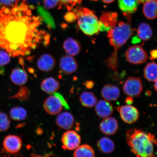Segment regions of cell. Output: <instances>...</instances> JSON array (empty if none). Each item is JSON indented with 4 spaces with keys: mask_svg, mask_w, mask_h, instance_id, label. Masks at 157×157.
Wrapping results in <instances>:
<instances>
[{
    "mask_svg": "<svg viewBox=\"0 0 157 157\" xmlns=\"http://www.w3.org/2000/svg\"><path fill=\"white\" fill-rule=\"evenodd\" d=\"M42 17L32 15L23 3L0 10V48L13 57L28 55L46 35L39 30Z\"/></svg>",
    "mask_w": 157,
    "mask_h": 157,
    "instance_id": "cell-1",
    "label": "cell"
},
{
    "mask_svg": "<svg viewBox=\"0 0 157 157\" xmlns=\"http://www.w3.org/2000/svg\"><path fill=\"white\" fill-rule=\"evenodd\" d=\"M126 141L131 151L137 157H155L154 145H157L154 135L142 129L132 128L126 132Z\"/></svg>",
    "mask_w": 157,
    "mask_h": 157,
    "instance_id": "cell-2",
    "label": "cell"
},
{
    "mask_svg": "<svg viewBox=\"0 0 157 157\" xmlns=\"http://www.w3.org/2000/svg\"><path fill=\"white\" fill-rule=\"evenodd\" d=\"M133 29L128 22L121 21L117 26L108 31L107 36L110 44L113 47V52L108 58L107 63L108 67L117 72V52L133 34Z\"/></svg>",
    "mask_w": 157,
    "mask_h": 157,
    "instance_id": "cell-3",
    "label": "cell"
},
{
    "mask_svg": "<svg viewBox=\"0 0 157 157\" xmlns=\"http://www.w3.org/2000/svg\"><path fill=\"white\" fill-rule=\"evenodd\" d=\"M79 28L84 34L93 35L100 31L99 21L93 12L84 8H81L75 13Z\"/></svg>",
    "mask_w": 157,
    "mask_h": 157,
    "instance_id": "cell-4",
    "label": "cell"
},
{
    "mask_svg": "<svg viewBox=\"0 0 157 157\" xmlns=\"http://www.w3.org/2000/svg\"><path fill=\"white\" fill-rule=\"evenodd\" d=\"M123 89L125 94L129 97H138L143 89L142 82L138 78L129 77L124 83Z\"/></svg>",
    "mask_w": 157,
    "mask_h": 157,
    "instance_id": "cell-5",
    "label": "cell"
},
{
    "mask_svg": "<svg viewBox=\"0 0 157 157\" xmlns=\"http://www.w3.org/2000/svg\"><path fill=\"white\" fill-rule=\"evenodd\" d=\"M128 61L134 64H141L146 62L147 55L144 49L139 45H135L129 48L126 52Z\"/></svg>",
    "mask_w": 157,
    "mask_h": 157,
    "instance_id": "cell-6",
    "label": "cell"
},
{
    "mask_svg": "<svg viewBox=\"0 0 157 157\" xmlns=\"http://www.w3.org/2000/svg\"><path fill=\"white\" fill-rule=\"evenodd\" d=\"M121 119L125 123L131 124L136 122L139 117V112L132 105H126L116 107Z\"/></svg>",
    "mask_w": 157,
    "mask_h": 157,
    "instance_id": "cell-7",
    "label": "cell"
},
{
    "mask_svg": "<svg viewBox=\"0 0 157 157\" xmlns=\"http://www.w3.org/2000/svg\"><path fill=\"white\" fill-rule=\"evenodd\" d=\"M81 136L74 131H68L64 132L62 137L63 148L70 150H75L81 143Z\"/></svg>",
    "mask_w": 157,
    "mask_h": 157,
    "instance_id": "cell-8",
    "label": "cell"
},
{
    "mask_svg": "<svg viewBox=\"0 0 157 157\" xmlns=\"http://www.w3.org/2000/svg\"><path fill=\"white\" fill-rule=\"evenodd\" d=\"M22 142L21 139L15 135H9L5 137L3 142V146L6 151L14 154L21 150Z\"/></svg>",
    "mask_w": 157,
    "mask_h": 157,
    "instance_id": "cell-9",
    "label": "cell"
},
{
    "mask_svg": "<svg viewBox=\"0 0 157 157\" xmlns=\"http://www.w3.org/2000/svg\"><path fill=\"white\" fill-rule=\"evenodd\" d=\"M63 105L59 99L55 95L47 98L44 101V107L45 110L49 114L55 115L62 110Z\"/></svg>",
    "mask_w": 157,
    "mask_h": 157,
    "instance_id": "cell-10",
    "label": "cell"
},
{
    "mask_svg": "<svg viewBox=\"0 0 157 157\" xmlns=\"http://www.w3.org/2000/svg\"><path fill=\"white\" fill-rule=\"evenodd\" d=\"M100 129L104 134L107 135L115 134L119 128L117 120L113 117H108L104 119L99 125Z\"/></svg>",
    "mask_w": 157,
    "mask_h": 157,
    "instance_id": "cell-11",
    "label": "cell"
},
{
    "mask_svg": "<svg viewBox=\"0 0 157 157\" xmlns=\"http://www.w3.org/2000/svg\"><path fill=\"white\" fill-rule=\"evenodd\" d=\"M95 109L98 116L103 118L109 117L113 111L112 104L106 100H100L98 101L96 104Z\"/></svg>",
    "mask_w": 157,
    "mask_h": 157,
    "instance_id": "cell-12",
    "label": "cell"
},
{
    "mask_svg": "<svg viewBox=\"0 0 157 157\" xmlns=\"http://www.w3.org/2000/svg\"><path fill=\"white\" fill-rule=\"evenodd\" d=\"M59 66L62 71L67 74L74 73L78 67L76 60L69 55L64 56L60 59Z\"/></svg>",
    "mask_w": 157,
    "mask_h": 157,
    "instance_id": "cell-13",
    "label": "cell"
},
{
    "mask_svg": "<svg viewBox=\"0 0 157 157\" xmlns=\"http://www.w3.org/2000/svg\"><path fill=\"white\" fill-rule=\"evenodd\" d=\"M120 91L117 86L107 84L102 88L101 94L104 99L108 101H115L120 96Z\"/></svg>",
    "mask_w": 157,
    "mask_h": 157,
    "instance_id": "cell-14",
    "label": "cell"
},
{
    "mask_svg": "<svg viewBox=\"0 0 157 157\" xmlns=\"http://www.w3.org/2000/svg\"><path fill=\"white\" fill-rule=\"evenodd\" d=\"M37 66L39 70L44 72H48L55 67L56 60L51 55L45 54L41 56L38 59Z\"/></svg>",
    "mask_w": 157,
    "mask_h": 157,
    "instance_id": "cell-15",
    "label": "cell"
},
{
    "mask_svg": "<svg viewBox=\"0 0 157 157\" xmlns=\"http://www.w3.org/2000/svg\"><path fill=\"white\" fill-rule=\"evenodd\" d=\"M74 123V118L71 113L64 112L58 115L56 119L57 125L61 128L66 129H71Z\"/></svg>",
    "mask_w": 157,
    "mask_h": 157,
    "instance_id": "cell-16",
    "label": "cell"
},
{
    "mask_svg": "<svg viewBox=\"0 0 157 157\" xmlns=\"http://www.w3.org/2000/svg\"><path fill=\"white\" fill-rule=\"evenodd\" d=\"M60 87V84L58 80L52 77L45 78L41 84V89L49 94L56 93L59 89Z\"/></svg>",
    "mask_w": 157,
    "mask_h": 157,
    "instance_id": "cell-17",
    "label": "cell"
},
{
    "mask_svg": "<svg viewBox=\"0 0 157 157\" xmlns=\"http://www.w3.org/2000/svg\"><path fill=\"white\" fill-rule=\"evenodd\" d=\"M10 78L13 84L21 86L26 83L28 76L25 70L21 68H16L12 71Z\"/></svg>",
    "mask_w": 157,
    "mask_h": 157,
    "instance_id": "cell-18",
    "label": "cell"
},
{
    "mask_svg": "<svg viewBox=\"0 0 157 157\" xmlns=\"http://www.w3.org/2000/svg\"><path fill=\"white\" fill-rule=\"evenodd\" d=\"M63 47L67 53L72 56H77L81 50V47L78 41L71 38L64 41Z\"/></svg>",
    "mask_w": 157,
    "mask_h": 157,
    "instance_id": "cell-19",
    "label": "cell"
},
{
    "mask_svg": "<svg viewBox=\"0 0 157 157\" xmlns=\"http://www.w3.org/2000/svg\"><path fill=\"white\" fill-rule=\"evenodd\" d=\"M138 0H119L120 9L125 14H131L137 11L139 5Z\"/></svg>",
    "mask_w": 157,
    "mask_h": 157,
    "instance_id": "cell-20",
    "label": "cell"
},
{
    "mask_svg": "<svg viewBox=\"0 0 157 157\" xmlns=\"http://www.w3.org/2000/svg\"><path fill=\"white\" fill-rule=\"evenodd\" d=\"M143 10V14L147 18H157V0H149L145 2Z\"/></svg>",
    "mask_w": 157,
    "mask_h": 157,
    "instance_id": "cell-21",
    "label": "cell"
},
{
    "mask_svg": "<svg viewBox=\"0 0 157 157\" xmlns=\"http://www.w3.org/2000/svg\"><path fill=\"white\" fill-rule=\"evenodd\" d=\"M97 147L100 151L104 154H110L114 151L115 146V143L109 137H102L98 140Z\"/></svg>",
    "mask_w": 157,
    "mask_h": 157,
    "instance_id": "cell-22",
    "label": "cell"
},
{
    "mask_svg": "<svg viewBox=\"0 0 157 157\" xmlns=\"http://www.w3.org/2000/svg\"><path fill=\"white\" fill-rule=\"evenodd\" d=\"M80 101L84 107L92 108L97 102V97L91 92L84 91L80 95Z\"/></svg>",
    "mask_w": 157,
    "mask_h": 157,
    "instance_id": "cell-23",
    "label": "cell"
},
{
    "mask_svg": "<svg viewBox=\"0 0 157 157\" xmlns=\"http://www.w3.org/2000/svg\"><path fill=\"white\" fill-rule=\"evenodd\" d=\"M139 38L144 41L150 40L152 36V31L150 25L146 23H141L137 29Z\"/></svg>",
    "mask_w": 157,
    "mask_h": 157,
    "instance_id": "cell-24",
    "label": "cell"
},
{
    "mask_svg": "<svg viewBox=\"0 0 157 157\" xmlns=\"http://www.w3.org/2000/svg\"><path fill=\"white\" fill-rule=\"evenodd\" d=\"M144 76L148 81H155L157 79V64L152 62L147 64L144 68Z\"/></svg>",
    "mask_w": 157,
    "mask_h": 157,
    "instance_id": "cell-25",
    "label": "cell"
},
{
    "mask_svg": "<svg viewBox=\"0 0 157 157\" xmlns=\"http://www.w3.org/2000/svg\"><path fill=\"white\" fill-rule=\"evenodd\" d=\"M95 155L94 149L88 144L79 146L75 149L74 153V156L75 157H93Z\"/></svg>",
    "mask_w": 157,
    "mask_h": 157,
    "instance_id": "cell-26",
    "label": "cell"
},
{
    "mask_svg": "<svg viewBox=\"0 0 157 157\" xmlns=\"http://www.w3.org/2000/svg\"><path fill=\"white\" fill-rule=\"evenodd\" d=\"M11 118L15 121H22L26 119L27 116L26 111L21 107L13 108L10 111Z\"/></svg>",
    "mask_w": 157,
    "mask_h": 157,
    "instance_id": "cell-27",
    "label": "cell"
},
{
    "mask_svg": "<svg viewBox=\"0 0 157 157\" xmlns=\"http://www.w3.org/2000/svg\"><path fill=\"white\" fill-rule=\"evenodd\" d=\"M37 10L39 14L44 18L47 24L49 25V26L52 27V28L55 27V23L50 13L41 6H38L37 7Z\"/></svg>",
    "mask_w": 157,
    "mask_h": 157,
    "instance_id": "cell-28",
    "label": "cell"
},
{
    "mask_svg": "<svg viewBox=\"0 0 157 157\" xmlns=\"http://www.w3.org/2000/svg\"><path fill=\"white\" fill-rule=\"evenodd\" d=\"M11 121L6 114L0 111V132L7 131L10 126Z\"/></svg>",
    "mask_w": 157,
    "mask_h": 157,
    "instance_id": "cell-29",
    "label": "cell"
},
{
    "mask_svg": "<svg viewBox=\"0 0 157 157\" xmlns=\"http://www.w3.org/2000/svg\"><path fill=\"white\" fill-rule=\"evenodd\" d=\"M9 54L5 50H0V66L8 64L10 62Z\"/></svg>",
    "mask_w": 157,
    "mask_h": 157,
    "instance_id": "cell-30",
    "label": "cell"
},
{
    "mask_svg": "<svg viewBox=\"0 0 157 157\" xmlns=\"http://www.w3.org/2000/svg\"><path fill=\"white\" fill-rule=\"evenodd\" d=\"M29 96V90L26 87H22L20 88L19 93L15 96L20 100H24L27 99Z\"/></svg>",
    "mask_w": 157,
    "mask_h": 157,
    "instance_id": "cell-31",
    "label": "cell"
},
{
    "mask_svg": "<svg viewBox=\"0 0 157 157\" xmlns=\"http://www.w3.org/2000/svg\"><path fill=\"white\" fill-rule=\"evenodd\" d=\"M18 0H0V5L3 7L11 8L17 6Z\"/></svg>",
    "mask_w": 157,
    "mask_h": 157,
    "instance_id": "cell-32",
    "label": "cell"
},
{
    "mask_svg": "<svg viewBox=\"0 0 157 157\" xmlns=\"http://www.w3.org/2000/svg\"><path fill=\"white\" fill-rule=\"evenodd\" d=\"M82 0H60L61 3H62L69 10L75 6L77 4L81 2Z\"/></svg>",
    "mask_w": 157,
    "mask_h": 157,
    "instance_id": "cell-33",
    "label": "cell"
},
{
    "mask_svg": "<svg viewBox=\"0 0 157 157\" xmlns=\"http://www.w3.org/2000/svg\"><path fill=\"white\" fill-rule=\"evenodd\" d=\"M44 7L47 9H52L57 6L60 0H43Z\"/></svg>",
    "mask_w": 157,
    "mask_h": 157,
    "instance_id": "cell-34",
    "label": "cell"
},
{
    "mask_svg": "<svg viewBox=\"0 0 157 157\" xmlns=\"http://www.w3.org/2000/svg\"><path fill=\"white\" fill-rule=\"evenodd\" d=\"M54 95L56 96L59 99L61 103H62L63 106L65 108V109L67 110L69 109L70 108L68 104L67 103V101H66L65 99L61 94L59 93H55L54 94Z\"/></svg>",
    "mask_w": 157,
    "mask_h": 157,
    "instance_id": "cell-35",
    "label": "cell"
},
{
    "mask_svg": "<svg viewBox=\"0 0 157 157\" xmlns=\"http://www.w3.org/2000/svg\"><path fill=\"white\" fill-rule=\"evenodd\" d=\"M64 19L67 22L71 23L74 22L77 19V17L75 13L70 12L67 13L65 15Z\"/></svg>",
    "mask_w": 157,
    "mask_h": 157,
    "instance_id": "cell-36",
    "label": "cell"
},
{
    "mask_svg": "<svg viewBox=\"0 0 157 157\" xmlns=\"http://www.w3.org/2000/svg\"><path fill=\"white\" fill-rule=\"evenodd\" d=\"M150 58L151 60H154L157 59V50H154L151 51Z\"/></svg>",
    "mask_w": 157,
    "mask_h": 157,
    "instance_id": "cell-37",
    "label": "cell"
},
{
    "mask_svg": "<svg viewBox=\"0 0 157 157\" xmlns=\"http://www.w3.org/2000/svg\"><path fill=\"white\" fill-rule=\"evenodd\" d=\"M125 103H126L127 105H132L133 102V100L132 97L128 96V97L125 98Z\"/></svg>",
    "mask_w": 157,
    "mask_h": 157,
    "instance_id": "cell-38",
    "label": "cell"
},
{
    "mask_svg": "<svg viewBox=\"0 0 157 157\" xmlns=\"http://www.w3.org/2000/svg\"><path fill=\"white\" fill-rule=\"evenodd\" d=\"M94 84L93 82L88 81L86 82V83L85 84V86L86 88H88V89H91V88L93 87Z\"/></svg>",
    "mask_w": 157,
    "mask_h": 157,
    "instance_id": "cell-39",
    "label": "cell"
},
{
    "mask_svg": "<svg viewBox=\"0 0 157 157\" xmlns=\"http://www.w3.org/2000/svg\"><path fill=\"white\" fill-rule=\"evenodd\" d=\"M104 2L106 3H110L113 2L115 0H102Z\"/></svg>",
    "mask_w": 157,
    "mask_h": 157,
    "instance_id": "cell-40",
    "label": "cell"
},
{
    "mask_svg": "<svg viewBox=\"0 0 157 157\" xmlns=\"http://www.w3.org/2000/svg\"><path fill=\"white\" fill-rule=\"evenodd\" d=\"M155 82L154 88L155 90L157 92V79Z\"/></svg>",
    "mask_w": 157,
    "mask_h": 157,
    "instance_id": "cell-41",
    "label": "cell"
},
{
    "mask_svg": "<svg viewBox=\"0 0 157 157\" xmlns=\"http://www.w3.org/2000/svg\"><path fill=\"white\" fill-rule=\"evenodd\" d=\"M138 1L141 3H144L145 2L149 1V0H138Z\"/></svg>",
    "mask_w": 157,
    "mask_h": 157,
    "instance_id": "cell-42",
    "label": "cell"
}]
</instances>
